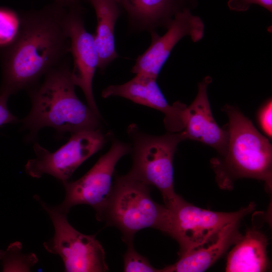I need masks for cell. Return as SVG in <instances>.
I'll use <instances>...</instances> for the list:
<instances>
[{"label": "cell", "mask_w": 272, "mask_h": 272, "mask_svg": "<svg viewBox=\"0 0 272 272\" xmlns=\"http://www.w3.org/2000/svg\"><path fill=\"white\" fill-rule=\"evenodd\" d=\"M67 10L54 2L39 10L20 13L21 27L17 39L0 50V94L10 96L29 90L64 60L70 52Z\"/></svg>", "instance_id": "cell-1"}, {"label": "cell", "mask_w": 272, "mask_h": 272, "mask_svg": "<svg viewBox=\"0 0 272 272\" xmlns=\"http://www.w3.org/2000/svg\"><path fill=\"white\" fill-rule=\"evenodd\" d=\"M206 76L198 84V92L193 102L187 106L184 127L182 132L185 140L196 141L215 149L220 156L226 151L228 142L227 129L221 128L216 122L209 101L207 88L212 82Z\"/></svg>", "instance_id": "cell-13"}, {"label": "cell", "mask_w": 272, "mask_h": 272, "mask_svg": "<svg viewBox=\"0 0 272 272\" xmlns=\"http://www.w3.org/2000/svg\"><path fill=\"white\" fill-rule=\"evenodd\" d=\"M240 221L224 227L211 242L179 256L174 264L161 269L162 272H201L206 270L241 238Z\"/></svg>", "instance_id": "cell-14"}, {"label": "cell", "mask_w": 272, "mask_h": 272, "mask_svg": "<svg viewBox=\"0 0 272 272\" xmlns=\"http://www.w3.org/2000/svg\"><path fill=\"white\" fill-rule=\"evenodd\" d=\"M9 96L4 94H0V126L8 124L15 123L18 119L9 110L7 101Z\"/></svg>", "instance_id": "cell-23"}, {"label": "cell", "mask_w": 272, "mask_h": 272, "mask_svg": "<svg viewBox=\"0 0 272 272\" xmlns=\"http://www.w3.org/2000/svg\"><path fill=\"white\" fill-rule=\"evenodd\" d=\"M21 13L0 7V50L10 46L17 39L21 27Z\"/></svg>", "instance_id": "cell-19"}, {"label": "cell", "mask_w": 272, "mask_h": 272, "mask_svg": "<svg viewBox=\"0 0 272 272\" xmlns=\"http://www.w3.org/2000/svg\"><path fill=\"white\" fill-rule=\"evenodd\" d=\"M204 24L189 9L177 13L167 31L159 36L155 31L151 32L152 42L149 47L137 58L131 72L155 78L161 70L171 51L177 42L185 36H189L194 42L201 40L204 34Z\"/></svg>", "instance_id": "cell-11"}, {"label": "cell", "mask_w": 272, "mask_h": 272, "mask_svg": "<svg viewBox=\"0 0 272 272\" xmlns=\"http://www.w3.org/2000/svg\"><path fill=\"white\" fill-rule=\"evenodd\" d=\"M253 4L259 5L270 12L272 11V0H230L228 5L231 10L243 11Z\"/></svg>", "instance_id": "cell-22"}, {"label": "cell", "mask_w": 272, "mask_h": 272, "mask_svg": "<svg viewBox=\"0 0 272 272\" xmlns=\"http://www.w3.org/2000/svg\"><path fill=\"white\" fill-rule=\"evenodd\" d=\"M229 118L228 142L225 154L211 160L216 179L223 188H229L241 178L264 181L272 185V147L267 137L237 108L226 104L222 109Z\"/></svg>", "instance_id": "cell-3"}, {"label": "cell", "mask_w": 272, "mask_h": 272, "mask_svg": "<svg viewBox=\"0 0 272 272\" xmlns=\"http://www.w3.org/2000/svg\"><path fill=\"white\" fill-rule=\"evenodd\" d=\"M149 186L127 174L115 175L110 196L98 220L118 229L127 245L133 243L135 234L147 228L170 236L171 211L153 200Z\"/></svg>", "instance_id": "cell-4"}, {"label": "cell", "mask_w": 272, "mask_h": 272, "mask_svg": "<svg viewBox=\"0 0 272 272\" xmlns=\"http://www.w3.org/2000/svg\"><path fill=\"white\" fill-rule=\"evenodd\" d=\"M255 206L251 202L236 212H215L196 207L180 196L168 208L171 212L170 236L179 244V256L214 241L224 227L240 221Z\"/></svg>", "instance_id": "cell-7"}, {"label": "cell", "mask_w": 272, "mask_h": 272, "mask_svg": "<svg viewBox=\"0 0 272 272\" xmlns=\"http://www.w3.org/2000/svg\"><path fill=\"white\" fill-rule=\"evenodd\" d=\"M4 271H30L38 261L34 253H26L22 251V244L19 241L11 244L5 250H0Z\"/></svg>", "instance_id": "cell-18"}, {"label": "cell", "mask_w": 272, "mask_h": 272, "mask_svg": "<svg viewBox=\"0 0 272 272\" xmlns=\"http://www.w3.org/2000/svg\"><path fill=\"white\" fill-rule=\"evenodd\" d=\"M34 198L46 211L53 225V236L43 243L47 251L61 258L67 272L108 271L105 252L95 235H85L69 222L67 214L56 210L37 195Z\"/></svg>", "instance_id": "cell-6"}, {"label": "cell", "mask_w": 272, "mask_h": 272, "mask_svg": "<svg viewBox=\"0 0 272 272\" xmlns=\"http://www.w3.org/2000/svg\"><path fill=\"white\" fill-rule=\"evenodd\" d=\"M272 100L268 99L259 108L257 120L260 128L268 138L272 137Z\"/></svg>", "instance_id": "cell-21"}, {"label": "cell", "mask_w": 272, "mask_h": 272, "mask_svg": "<svg viewBox=\"0 0 272 272\" xmlns=\"http://www.w3.org/2000/svg\"><path fill=\"white\" fill-rule=\"evenodd\" d=\"M106 141L99 128L72 133L67 142L53 152L35 143L36 157L28 161L25 171L35 178L48 174L62 182L69 181L78 167L101 150Z\"/></svg>", "instance_id": "cell-9"}, {"label": "cell", "mask_w": 272, "mask_h": 272, "mask_svg": "<svg viewBox=\"0 0 272 272\" xmlns=\"http://www.w3.org/2000/svg\"><path fill=\"white\" fill-rule=\"evenodd\" d=\"M83 8L67 10L66 26L70 40V52L73 58L71 78L82 90L87 105L101 118L93 92V80L98 66V57L93 36L86 29L82 18Z\"/></svg>", "instance_id": "cell-10"}, {"label": "cell", "mask_w": 272, "mask_h": 272, "mask_svg": "<svg viewBox=\"0 0 272 272\" xmlns=\"http://www.w3.org/2000/svg\"><path fill=\"white\" fill-rule=\"evenodd\" d=\"M130 152V145L118 140L113 141L109 151L82 177L76 181L62 182L65 197L62 202L54 206V208L67 214L74 206L86 205L94 209L98 220L111 193L116 165Z\"/></svg>", "instance_id": "cell-8"}, {"label": "cell", "mask_w": 272, "mask_h": 272, "mask_svg": "<svg viewBox=\"0 0 272 272\" xmlns=\"http://www.w3.org/2000/svg\"><path fill=\"white\" fill-rule=\"evenodd\" d=\"M94 8L97 27L93 36L98 57V68L103 71L118 57L115 49L114 28L120 14L116 0H87Z\"/></svg>", "instance_id": "cell-17"}, {"label": "cell", "mask_w": 272, "mask_h": 272, "mask_svg": "<svg viewBox=\"0 0 272 272\" xmlns=\"http://www.w3.org/2000/svg\"><path fill=\"white\" fill-rule=\"evenodd\" d=\"M123 271L126 272H160L150 263L148 258L139 253L134 248L133 243L127 244L123 255Z\"/></svg>", "instance_id": "cell-20"}, {"label": "cell", "mask_w": 272, "mask_h": 272, "mask_svg": "<svg viewBox=\"0 0 272 272\" xmlns=\"http://www.w3.org/2000/svg\"><path fill=\"white\" fill-rule=\"evenodd\" d=\"M267 239L255 228L248 230L234 245L226 263L228 272L265 271L268 264Z\"/></svg>", "instance_id": "cell-16"}, {"label": "cell", "mask_w": 272, "mask_h": 272, "mask_svg": "<svg viewBox=\"0 0 272 272\" xmlns=\"http://www.w3.org/2000/svg\"><path fill=\"white\" fill-rule=\"evenodd\" d=\"M71 71L65 58L44 76L42 83L28 90L32 107L22 123L30 139L44 127L61 134L100 128L101 118L77 96Z\"/></svg>", "instance_id": "cell-2"}, {"label": "cell", "mask_w": 272, "mask_h": 272, "mask_svg": "<svg viewBox=\"0 0 272 272\" xmlns=\"http://www.w3.org/2000/svg\"><path fill=\"white\" fill-rule=\"evenodd\" d=\"M186 0H119L131 25L140 30L167 29L175 15L189 9Z\"/></svg>", "instance_id": "cell-15"}, {"label": "cell", "mask_w": 272, "mask_h": 272, "mask_svg": "<svg viewBox=\"0 0 272 272\" xmlns=\"http://www.w3.org/2000/svg\"><path fill=\"white\" fill-rule=\"evenodd\" d=\"M54 2L60 4L70 9L73 8H82L80 0H53Z\"/></svg>", "instance_id": "cell-24"}, {"label": "cell", "mask_w": 272, "mask_h": 272, "mask_svg": "<svg viewBox=\"0 0 272 272\" xmlns=\"http://www.w3.org/2000/svg\"><path fill=\"white\" fill-rule=\"evenodd\" d=\"M157 78L143 74L120 85H112L102 92L103 98L118 96L156 109L164 114V123L168 132H180L184 127L187 106L179 101L170 105L159 87Z\"/></svg>", "instance_id": "cell-12"}, {"label": "cell", "mask_w": 272, "mask_h": 272, "mask_svg": "<svg viewBox=\"0 0 272 272\" xmlns=\"http://www.w3.org/2000/svg\"><path fill=\"white\" fill-rule=\"evenodd\" d=\"M116 1L117 2V3L119 4V0H116Z\"/></svg>", "instance_id": "cell-25"}, {"label": "cell", "mask_w": 272, "mask_h": 272, "mask_svg": "<svg viewBox=\"0 0 272 272\" xmlns=\"http://www.w3.org/2000/svg\"><path fill=\"white\" fill-rule=\"evenodd\" d=\"M127 133L132 142V166L127 174L156 187L169 208L180 197L174 187L173 158L177 146L185 140L182 131L153 135L130 124Z\"/></svg>", "instance_id": "cell-5"}]
</instances>
